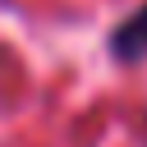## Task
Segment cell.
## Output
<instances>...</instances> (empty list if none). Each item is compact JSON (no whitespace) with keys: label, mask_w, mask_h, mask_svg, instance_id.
Masks as SVG:
<instances>
[{"label":"cell","mask_w":147,"mask_h":147,"mask_svg":"<svg viewBox=\"0 0 147 147\" xmlns=\"http://www.w3.org/2000/svg\"><path fill=\"white\" fill-rule=\"evenodd\" d=\"M110 55H115L119 64H138V60H147V5L133 9L119 28H110Z\"/></svg>","instance_id":"6da1fadb"}]
</instances>
